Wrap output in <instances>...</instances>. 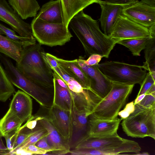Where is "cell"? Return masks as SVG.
Segmentation results:
<instances>
[{"label": "cell", "instance_id": "1", "mask_svg": "<svg viewBox=\"0 0 155 155\" xmlns=\"http://www.w3.org/2000/svg\"><path fill=\"white\" fill-rule=\"evenodd\" d=\"M80 41L86 54L101 55L107 58L116 42L103 33L97 21L79 12L71 19L68 26Z\"/></svg>", "mask_w": 155, "mask_h": 155}, {"label": "cell", "instance_id": "2", "mask_svg": "<svg viewBox=\"0 0 155 155\" xmlns=\"http://www.w3.org/2000/svg\"><path fill=\"white\" fill-rule=\"evenodd\" d=\"M39 43L24 48L16 67L30 80L45 87L54 89V72Z\"/></svg>", "mask_w": 155, "mask_h": 155}, {"label": "cell", "instance_id": "3", "mask_svg": "<svg viewBox=\"0 0 155 155\" xmlns=\"http://www.w3.org/2000/svg\"><path fill=\"white\" fill-rule=\"evenodd\" d=\"M0 61L13 85L32 97L42 107L49 108L52 106L54 89L45 87L28 78L17 69L10 59L0 53Z\"/></svg>", "mask_w": 155, "mask_h": 155}, {"label": "cell", "instance_id": "4", "mask_svg": "<svg viewBox=\"0 0 155 155\" xmlns=\"http://www.w3.org/2000/svg\"><path fill=\"white\" fill-rule=\"evenodd\" d=\"M123 120L121 124L127 136L155 140V106L146 108L137 104L134 112Z\"/></svg>", "mask_w": 155, "mask_h": 155}, {"label": "cell", "instance_id": "5", "mask_svg": "<svg viewBox=\"0 0 155 155\" xmlns=\"http://www.w3.org/2000/svg\"><path fill=\"white\" fill-rule=\"evenodd\" d=\"M134 85L112 82L110 91L96 104L91 115L98 119L104 120L112 119L117 117Z\"/></svg>", "mask_w": 155, "mask_h": 155}, {"label": "cell", "instance_id": "6", "mask_svg": "<svg viewBox=\"0 0 155 155\" xmlns=\"http://www.w3.org/2000/svg\"><path fill=\"white\" fill-rule=\"evenodd\" d=\"M98 67L111 82L126 84L140 85L147 74L142 66L121 62L107 61L98 64Z\"/></svg>", "mask_w": 155, "mask_h": 155}, {"label": "cell", "instance_id": "7", "mask_svg": "<svg viewBox=\"0 0 155 155\" xmlns=\"http://www.w3.org/2000/svg\"><path fill=\"white\" fill-rule=\"evenodd\" d=\"M31 26L34 37L41 45L50 47L62 46L73 37L64 23H49L35 17Z\"/></svg>", "mask_w": 155, "mask_h": 155}, {"label": "cell", "instance_id": "8", "mask_svg": "<svg viewBox=\"0 0 155 155\" xmlns=\"http://www.w3.org/2000/svg\"><path fill=\"white\" fill-rule=\"evenodd\" d=\"M110 36L116 42L123 39L153 37L149 28L134 22L122 14L114 24Z\"/></svg>", "mask_w": 155, "mask_h": 155}, {"label": "cell", "instance_id": "9", "mask_svg": "<svg viewBox=\"0 0 155 155\" xmlns=\"http://www.w3.org/2000/svg\"><path fill=\"white\" fill-rule=\"evenodd\" d=\"M84 58L80 56L78 62L91 82L90 90L101 99L104 98L110 91L112 82L108 80L99 70L98 64L88 66L84 62Z\"/></svg>", "mask_w": 155, "mask_h": 155}, {"label": "cell", "instance_id": "10", "mask_svg": "<svg viewBox=\"0 0 155 155\" xmlns=\"http://www.w3.org/2000/svg\"><path fill=\"white\" fill-rule=\"evenodd\" d=\"M122 14L134 22L148 28L155 25V7L141 1L123 7Z\"/></svg>", "mask_w": 155, "mask_h": 155}, {"label": "cell", "instance_id": "11", "mask_svg": "<svg viewBox=\"0 0 155 155\" xmlns=\"http://www.w3.org/2000/svg\"><path fill=\"white\" fill-rule=\"evenodd\" d=\"M0 20L8 25L19 36L35 38L31 25L23 21L6 0H0Z\"/></svg>", "mask_w": 155, "mask_h": 155}, {"label": "cell", "instance_id": "12", "mask_svg": "<svg viewBox=\"0 0 155 155\" xmlns=\"http://www.w3.org/2000/svg\"><path fill=\"white\" fill-rule=\"evenodd\" d=\"M37 114L42 117L38 122L47 130L48 135L46 138L48 143L54 150L50 152L49 154H68L70 150L69 141L60 134L45 114H41L38 112Z\"/></svg>", "mask_w": 155, "mask_h": 155}, {"label": "cell", "instance_id": "13", "mask_svg": "<svg viewBox=\"0 0 155 155\" xmlns=\"http://www.w3.org/2000/svg\"><path fill=\"white\" fill-rule=\"evenodd\" d=\"M48 110L45 115L62 136L69 142L72 132L71 111L63 110L54 104Z\"/></svg>", "mask_w": 155, "mask_h": 155}, {"label": "cell", "instance_id": "14", "mask_svg": "<svg viewBox=\"0 0 155 155\" xmlns=\"http://www.w3.org/2000/svg\"><path fill=\"white\" fill-rule=\"evenodd\" d=\"M72 132L69 144L71 149L75 147L88 136V117L85 113L77 109L72 100L71 110Z\"/></svg>", "mask_w": 155, "mask_h": 155}, {"label": "cell", "instance_id": "15", "mask_svg": "<svg viewBox=\"0 0 155 155\" xmlns=\"http://www.w3.org/2000/svg\"><path fill=\"white\" fill-rule=\"evenodd\" d=\"M141 148L137 142L127 140L120 145L105 149L81 148L70 150L69 154L72 155H117L123 153L140 152Z\"/></svg>", "mask_w": 155, "mask_h": 155}, {"label": "cell", "instance_id": "16", "mask_svg": "<svg viewBox=\"0 0 155 155\" xmlns=\"http://www.w3.org/2000/svg\"><path fill=\"white\" fill-rule=\"evenodd\" d=\"M32 110V100L29 95L18 90L13 97L8 111L23 123L31 117Z\"/></svg>", "mask_w": 155, "mask_h": 155}, {"label": "cell", "instance_id": "17", "mask_svg": "<svg viewBox=\"0 0 155 155\" xmlns=\"http://www.w3.org/2000/svg\"><path fill=\"white\" fill-rule=\"evenodd\" d=\"M88 118L87 137L105 136L117 132L122 120L117 117L112 119H101L91 115L88 116Z\"/></svg>", "mask_w": 155, "mask_h": 155}, {"label": "cell", "instance_id": "18", "mask_svg": "<svg viewBox=\"0 0 155 155\" xmlns=\"http://www.w3.org/2000/svg\"><path fill=\"white\" fill-rule=\"evenodd\" d=\"M127 140L119 136L117 132L105 136L87 137L80 143L74 149H107L119 146Z\"/></svg>", "mask_w": 155, "mask_h": 155}, {"label": "cell", "instance_id": "19", "mask_svg": "<svg viewBox=\"0 0 155 155\" xmlns=\"http://www.w3.org/2000/svg\"><path fill=\"white\" fill-rule=\"evenodd\" d=\"M54 57L58 64L71 77L79 83L84 89H90V81L79 65L77 59L67 60L54 56Z\"/></svg>", "mask_w": 155, "mask_h": 155}, {"label": "cell", "instance_id": "20", "mask_svg": "<svg viewBox=\"0 0 155 155\" xmlns=\"http://www.w3.org/2000/svg\"><path fill=\"white\" fill-rule=\"evenodd\" d=\"M101 13L99 21L104 33L110 36L114 24L119 16L122 14L123 6L117 5H100Z\"/></svg>", "mask_w": 155, "mask_h": 155}, {"label": "cell", "instance_id": "21", "mask_svg": "<svg viewBox=\"0 0 155 155\" xmlns=\"http://www.w3.org/2000/svg\"><path fill=\"white\" fill-rule=\"evenodd\" d=\"M70 90L76 108L85 113L87 117L91 114L96 104L101 100L90 90L84 89L82 92L80 93Z\"/></svg>", "mask_w": 155, "mask_h": 155}, {"label": "cell", "instance_id": "22", "mask_svg": "<svg viewBox=\"0 0 155 155\" xmlns=\"http://www.w3.org/2000/svg\"><path fill=\"white\" fill-rule=\"evenodd\" d=\"M44 21L55 24L63 23L61 0H51L43 5L35 16Z\"/></svg>", "mask_w": 155, "mask_h": 155}, {"label": "cell", "instance_id": "23", "mask_svg": "<svg viewBox=\"0 0 155 155\" xmlns=\"http://www.w3.org/2000/svg\"><path fill=\"white\" fill-rule=\"evenodd\" d=\"M54 95L53 104L66 110L71 111L72 99L70 89L67 85L62 86L54 73Z\"/></svg>", "mask_w": 155, "mask_h": 155}, {"label": "cell", "instance_id": "24", "mask_svg": "<svg viewBox=\"0 0 155 155\" xmlns=\"http://www.w3.org/2000/svg\"><path fill=\"white\" fill-rule=\"evenodd\" d=\"M63 14V23L68 28L71 19L90 5L97 3L96 0H61Z\"/></svg>", "mask_w": 155, "mask_h": 155}, {"label": "cell", "instance_id": "25", "mask_svg": "<svg viewBox=\"0 0 155 155\" xmlns=\"http://www.w3.org/2000/svg\"><path fill=\"white\" fill-rule=\"evenodd\" d=\"M9 3L23 20L35 17L40 7L36 0H8Z\"/></svg>", "mask_w": 155, "mask_h": 155}, {"label": "cell", "instance_id": "26", "mask_svg": "<svg viewBox=\"0 0 155 155\" xmlns=\"http://www.w3.org/2000/svg\"><path fill=\"white\" fill-rule=\"evenodd\" d=\"M45 55L47 60L53 71L66 84L71 91L75 93H80L83 91L84 89L81 86L58 64L54 55L48 53H46Z\"/></svg>", "mask_w": 155, "mask_h": 155}, {"label": "cell", "instance_id": "27", "mask_svg": "<svg viewBox=\"0 0 155 155\" xmlns=\"http://www.w3.org/2000/svg\"><path fill=\"white\" fill-rule=\"evenodd\" d=\"M23 49L21 45L0 34V53L17 62Z\"/></svg>", "mask_w": 155, "mask_h": 155}, {"label": "cell", "instance_id": "28", "mask_svg": "<svg viewBox=\"0 0 155 155\" xmlns=\"http://www.w3.org/2000/svg\"><path fill=\"white\" fill-rule=\"evenodd\" d=\"M23 123L15 115L8 111L0 120V134L4 137L10 132L18 129Z\"/></svg>", "mask_w": 155, "mask_h": 155}, {"label": "cell", "instance_id": "29", "mask_svg": "<svg viewBox=\"0 0 155 155\" xmlns=\"http://www.w3.org/2000/svg\"><path fill=\"white\" fill-rule=\"evenodd\" d=\"M15 92L13 85L0 62V101L5 102Z\"/></svg>", "mask_w": 155, "mask_h": 155}, {"label": "cell", "instance_id": "30", "mask_svg": "<svg viewBox=\"0 0 155 155\" xmlns=\"http://www.w3.org/2000/svg\"><path fill=\"white\" fill-rule=\"evenodd\" d=\"M144 50L145 61L142 66L143 68L155 74V37L150 39Z\"/></svg>", "mask_w": 155, "mask_h": 155}, {"label": "cell", "instance_id": "31", "mask_svg": "<svg viewBox=\"0 0 155 155\" xmlns=\"http://www.w3.org/2000/svg\"><path fill=\"white\" fill-rule=\"evenodd\" d=\"M150 38L123 39L117 41L116 44L121 45L128 48L133 55L140 56L141 51L145 49Z\"/></svg>", "mask_w": 155, "mask_h": 155}, {"label": "cell", "instance_id": "32", "mask_svg": "<svg viewBox=\"0 0 155 155\" xmlns=\"http://www.w3.org/2000/svg\"><path fill=\"white\" fill-rule=\"evenodd\" d=\"M0 34L5 35L11 40L21 45L24 48L36 43L35 38L23 37L17 35L12 30L0 23Z\"/></svg>", "mask_w": 155, "mask_h": 155}, {"label": "cell", "instance_id": "33", "mask_svg": "<svg viewBox=\"0 0 155 155\" xmlns=\"http://www.w3.org/2000/svg\"><path fill=\"white\" fill-rule=\"evenodd\" d=\"M36 126V131L21 144L17 150L22 149L31 144H35L40 139L48 135L47 130L38 121Z\"/></svg>", "mask_w": 155, "mask_h": 155}, {"label": "cell", "instance_id": "34", "mask_svg": "<svg viewBox=\"0 0 155 155\" xmlns=\"http://www.w3.org/2000/svg\"><path fill=\"white\" fill-rule=\"evenodd\" d=\"M155 83V80L152 77L150 73H147L146 76L140 85V88L137 97L141 94H144L151 86Z\"/></svg>", "mask_w": 155, "mask_h": 155}, {"label": "cell", "instance_id": "35", "mask_svg": "<svg viewBox=\"0 0 155 155\" xmlns=\"http://www.w3.org/2000/svg\"><path fill=\"white\" fill-rule=\"evenodd\" d=\"M99 5L110 4L121 5L124 7L132 5L139 0H96Z\"/></svg>", "mask_w": 155, "mask_h": 155}, {"label": "cell", "instance_id": "36", "mask_svg": "<svg viewBox=\"0 0 155 155\" xmlns=\"http://www.w3.org/2000/svg\"><path fill=\"white\" fill-rule=\"evenodd\" d=\"M19 129L10 132L4 137L6 141L7 147L10 151L11 154L17 135L19 131Z\"/></svg>", "mask_w": 155, "mask_h": 155}, {"label": "cell", "instance_id": "37", "mask_svg": "<svg viewBox=\"0 0 155 155\" xmlns=\"http://www.w3.org/2000/svg\"><path fill=\"white\" fill-rule=\"evenodd\" d=\"M135 105L134 101L127 103L125 106L124 109L120 111L118 114L121 120L127 117L134 110Z\"/></svg>", "mask_w": 155, "mask_h": 155}, {"label": "cell", "instance_id": "38", "mask_svg": "<svg viewBox=\"0 0 155 155\" xmlns=\"http://www.w3.org/2000/svg\"><path fill=\"white\" fill-rule=\"evenodd\" d=\"M137 104L146 108H150L155 106V96L146 94L144 98Z\"/></svg>", "mask_w": 155, "mask_h": 155}, {"label": "cell", "instance_id": "39", "mask_svg": "<svg viewBox=\"0 0 155 155\" xmlns=\"http://www.w3.org/2000/svg\"><path fill=\"white\" fill-rule=\"evenodd\" d=\"M21 149L31 153L32 154L45 155L48 152L38 147L34 144H30Z\"/></svg>", "mask_w": 155, "mask_h": 155}, {"label": "cell", "instance_id": "40", "mask_svg": "<svg viewBox=\"0 0 155 155\" xmlns=\"http://www.w3.org/2000/svg\"><path fill=\"white\" fill-rule=\"evenodd\" d=\"M103 56L97 54H93L90 55L86 60H84V63L88 66H93L97 65L101 61Z\"/></svg>", "mask_w": 155, "mask_h": 155}, {"label": "cell", "instance_id": "41", "mask_svg": "<svg viewBox=\"0 0 155 155\" xmlns=\"http://www.w3.org/2000/svg\"><path fill=\"white\" fill-rule=\"evenodd\" d=\"M35 144L38 147L46 151L47 152L54 150L48 143L46 136L40 139Z\"/></svg>", "mask_w": 155, "mask_h": 155}, {"label": "cell", "instance_id": "42", "mask_svg": "<svg viewBox=\"0 0 155 155\" xmlns=\"http://www.w3.org/2000/svg\"><path fill=\"white\" fill-rule=\"evenodd\" d=\"M155 96V83L153 84L145 93Z\"/></svg>", "mask_w": 155, "mask_h": 155}, {"label": "cell", "instance_id": "43", "mask_svg": "<svg viewBox=\"0 0 155 155\" xmlns=\"http://www.w3.org/2000/svg\"><path fill=\"white\" fill-rule=\"evenodd\" d=\"M146 95L145 94H141L137 96L134 101V105H135L141 101Z\"/></svg>", "mask_w": 155, "mask_h": 155}, {"label": "cell", "instance_id": "44", "mask_svg": "<svg viewBox=\"0 0 155 155\" xmlns=\"http://www.w3.org/2000/svg\"><path fill=\"white\" fill-rule=\"evenodd\" d=\"M141 1L151 6L155 7V0H140Z\"/></svg>", "mask_w": 155, "mask_h": 155}, {"label": "cell", "instance_id": "45", "mask_svg": "<svg viewBox=\"0 0 155 155\" xmlns=\"http://www.w3.org/2000/svg\"><path fill=\"white\" fill-rule=\"evenodd\" d=\"M2 137L0 134V150H7V147L4 145L2 140Z\"/></svg>", "mask_w": 155, "mask_h": 155}, {"label": "cell", "instance_id": "46", "mask_svg": "<svg viewBox=\"0 0 155 155\" xmlns=\"http://www.w3.org/2000/svg\"><path fill=\"white\" fill-rule=\"evenodd\" d=\"M150 33L153 37H155V25L149 28Z\"/></svg>", "mask_w": 155, "mask_h": 155}, {"label": "cell", "instance_id": "47", "mask_svg": "<svg viewBox=\"0 0 155 155\" xmlns=\"http://www.w3.org/2000/svg\"><path fill=\"white\" fill-rule=\"evenodd\" d=\"M11 154V152L8 150H0V155H10Z\"/></svg>", "mask_w": 155, "mask_h": 155}, {"label": "cell", "instance_id": "48", "mask_svg": "<svg viewBox=\"0 0 155 155\" xmlns=\"http://www.w3.org/2000/svg\"><path fill=\"white\" fill-rule=\"evenodd\" d=\"M135 155H149V154L147 152H143L142 153H137L135 154Z\"/></svg>", "mask_w": 155, "mask_h": 155}]
</instances>
